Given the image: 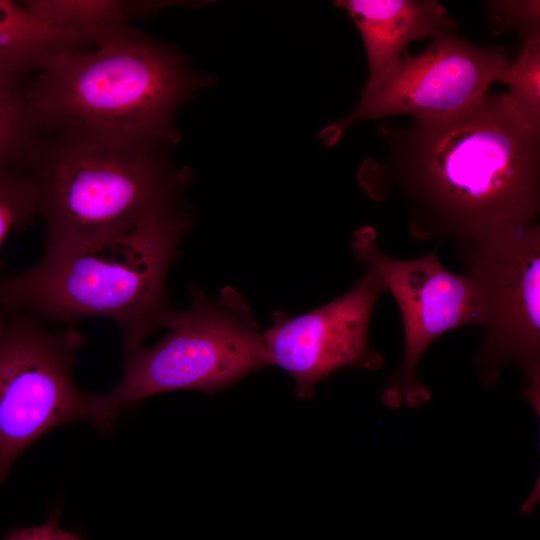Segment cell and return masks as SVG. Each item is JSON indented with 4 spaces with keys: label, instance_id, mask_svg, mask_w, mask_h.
<instances>
[{
    "label": "cell",
    "instance_id": "obj_1",
    "mask_svg": "<svg viewBox=\"0 0 540 540\" xmlns=\"http://www.w3.org/2000/svg\"><path fill=\"white\" fill-rule=\"evenodd\" d=\"M381 158L358 180L367 196H400L411 234L463 241L500 223L536 222L540 128L505 94H485L444 120L382 126Z\"/></svg>",
    "mask_w": 540,
    "mask_h": 540
},
{
    "label": "cell",
    "instance_id": "obj_2",
    "mask_svg": "<svg viewBox=\"0 0 540 540\" xmlns=\"http://www.w3.org/2000/svg\"><path fill=\"white\" fill-rule=\"evenodd\" d=\"M192 223L180 208L123 233L45 244L35 265L0 279V311L66 327L87 318L111 320L128 355L164 329L174 310L167 275Z\"/></svg>",
    "mask_w": 540,
    "mask_h": 540
},
{
    "label": "cell",
    "instance_id": "obj_3",
    "mask_svg": "<svg viewBox=\"0 0 540 540\" xmlns=\"http://www.w3.org/2000/svg\"><path fill=\"white\" fill-rule=\"evenodd\" d=\"M165 145L98 130H44L28 169L46 243L112 235L180 209L188 172Z\"/></svg>",
    "mask_w": 540,
    "mask_h": 540
},
{
    "label": "cell",
    "instance_id": "obj_4",
    "mask_svg": "<svg viewBox=\"0 0 540 540\" xmlns=\"http://www.w3.org/2000/svg\"><path fill=\"white\" fill-rule=\"evenodd\" d=\"M204 77L183 57L127 26L58 55L33 76L30 96L44 130L79 127L173 145L174 118Z\"/></svg>",
    "mask_w": 540,
    "mask_h": 540
},
{
    "label": "cell",
    "instance_id": "obj_5",
    "mask_svg": "<svg viewBox=\"0 0 540 540\" xmlns=\"http://www.w3.org/2000/svg\"><path fill=\"white\" fill-rule=\"evenodd\" d=\"M189 290V306L173 310L167 333L125 355L122 377L112 389L90 392L87 421L101 432L112 428L121 409L147 397L179 390L212 393L273 365L259 324L236 289L226 286L216 298L194 284Z\"/></svg>",
    "mask_w": 540,
    "mask_h": 540
},
{
    "label": "cell",
    "instance_id": "obj_6",
    "mask_svg": "<svg viewBox=\"0 0 540 540\" xmlns=\"http://www.w3.org/2000/svg\"><path fill=\"white\" fill-rule=\"evenodd\" d=\"M485 329L475 364L486 387L509 366L522 369L526 397H540V227L500 223L458 242Z\"/></svg>",
    "mask_w": 540,
    "mask_h": 540
},
{
    "label": "cell",
    "instance_id": "obj_7",
    "mask_svg": "<svg viewBox=\"0 0 540 540\" xmlns=\"http://www.w3.org/2000/svg\"><path fill=\"white\" fill-rule=\"evenodd\" d=\"M85 343L22 311H0V483L16 458L54 428L88 419L90 392L73 379Z\"/></svg>",
    "mask_w": 540,
    "mask_h": 540
},
{
    "label": "cell",
    "instance_id": "obj_8",
    "mask_svg": "<svg viewBox=\"0 0 540 540\" xmlns=\"http://www.w3.org/2000/svg\"><path fill=\"white\" fill-rule=\"evenodd\" d=\"M353 255L367 265L394 297L404 328V350L398 370L382 392L389 408L419 407L431 397L418 378L420 360L432 342L451 329L477 325L475 290L466 274H454L436 251L402 260L384 253L371 226L355 231Z\"/></svg>",
    "mask_w": 540,
    "mask_h": 540
},
{
    "label": "cell",
    "instance_id": "obj_9",
    "mask_svg": "<svg viewBox=\"0 0 540 540\" xmlns=\"http://www.w3.org/2000/svg\"><path fill=\"white\" fill-rule=\"evenodd\" d=\"M509 65L502 47L480 46L452 34L433 38L421 53L406 51L345 118L320 134L326 145L336 143L354 123L393 115L431 123L467 109L485 94L498 73Z\"/></svg>",
    "mask_w": 540,
    "mask_h": 540
},
{
    "label": "cell",
    "instance_id": "obj_10",
    "mask_svg": "<svg viewBox=\"0 0 540 540\" xmlns=\"http://www.w3.org/2000/svg\"><path fill=\"white\" fill-rule=\"evenodd\" d=\"M385 292L381 280L367 269L351 290L309 313H273L263 339L273 365L293 378L298 397L311 398L317 384L339 369L382 366V356L369 345L368 331L375 304Z\"/></svg>",
    "mask_w": 540,
    "mask_h": 540
},
{
    "label": "cell",
    "instance_id": "obj_11",
    "mask_svg": "<svg viewBox=\"0 0 540 540\" xmlns=\"http://www.w3.org/2000/svg\"><path fill=\"white\" fill-rule=\"evenodd\" d=\"M359 30L369 65L363 91L375 88L416 39L452 34L457 24L434 0H341Z\"/></svg>",
    "mask_w": 540,
    "mask_h": 540
},
{
    "label": "cell",
    "instance_id": "obj_12",
    "mask_svg": "<svg viewBox=\"0 0 540 540\" xmlns=\"http://www.w3.org/2000/svg\"><path fill=\"white\" fill-rule=\"evenodd\" d=\"M79 31L51 25L23 2L0 0V71L35 76L58 55L85 49Z\"/></svg>",
    "mask_w": 540,
    "mask_h": 540
},
{
    "label": "cell",
    "instance_id": "obj_13",
    "mask_svg": "<svg viewBox=\"0 0 540 540\" xmlns=\"http://www.w3.org/2000/svg\"><path fill=\"white\" fill-rule=\"evenodd\" d=\"M31 76L0 71V169L28 171L44 129L30 96Z\"/></svg>",
    "mask_w": 540,
    "mask_h": 540
},
{
    "label": "cell",
    "instance_id": "obj_14",
    "mask_svg": "<svg viewBox=\"0 0 540 540\" xmlns=\"http://www.w3.org/2000/svg\"><path fill=\"white\" fill-rule=\"evenodd\" d=\"M26 5L51 25L81 32L97 41L129 26L126 1L28 0Z\"/></svg>",
    "mask_w": 540,
    "mask_h": 540
},
{
    "label": "cell",
    "instance_id": "obj_15",
    "mask_svg": "<svg viewBox=\"0 0 540 540\" xmlns=\"http://www.w3.org/2000/svg\"><path fill=\"white\" fill-rule=\"evenodd\" d=\"M540 36L523 44L515 62L503 68L496 80L509 86L508 94L529 121L540 128Z\"/></svg>",
    "mask_w": 540,
    "mask_h": 540
},
{
    "label": "cell",
    "instance_id": "obj_16",
    "mask_svg": "<svg viewBox=\"0 0 540 540\" xmlns=\"http://www.w3.org/2000/svg\"><path fill=\"white\" fill-rule=\"evenodd\" d=\"M37 215V192L29 171L0 169V268L9 234L27 226Z\"/></svg>",
    "mask_w": 540,
    "mask_h": 540
},
{
    "label": "cell",
    "instance_id": "obj_17",
    "mask_svg": "<svg viewBox=\"0 0 540 540\" xmlns=\"http://www.w3.org/2000/svg\"><path fill=\"white\" fill-rule=\"evenodd\" d=\"M489 27L495 34L513 30L523 44L540 36V2L535 0L489 1Z\"/></svg>",
    "mask_w": 540,
    "mask_h": 540
},
{
    "label": "cell",
    "instance_id": "obj_18",
    "mask_svg": "<svg viewBox=\"0 0 540 540\" xmlns=\"http://www.w3.org/2000/svg\"><path fill=\"white\" fill-rule=\"evenodd\" d=\"M2 540H83L77 534L59 526V511L43 524L27 528H16Z\"/></svg>",
    "mask_w": 540,
    "mask_h": 540
}]
</instances>
